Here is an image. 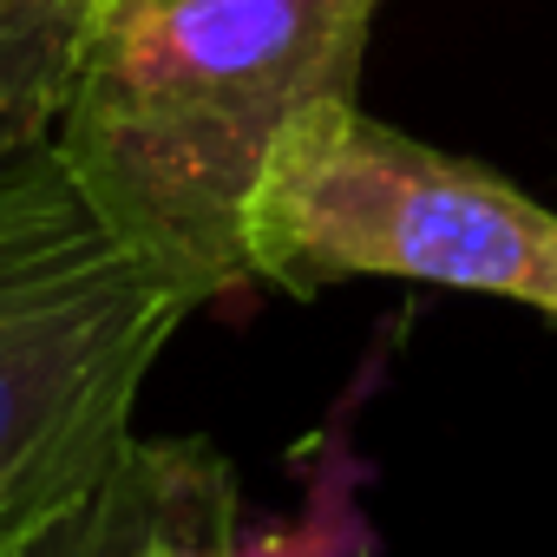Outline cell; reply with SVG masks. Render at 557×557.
<instances>
[{"label": "cell", "mask_w": 557, "mask_h": 557, "mask_svg": "<svg viewBox=\"0 0 557 557\" xmlns=\"http://www.w3.org/2000/svg\"><path fill=\"white\" fill-rule=\"evenodd\" d=\"M381 368H361L355 394L342 400V413L302 446V472H309V492H302V511L289 518H236L223 531V544L210 557H368L374 550V524L361 511V453H355V407L368 400Z\"/></svg>", "instance_id": "5"}, {"label": "cell", "mask_w": 557, "mask_h": 557, "mask_svg": "<svg viewBox=\"0 0 557 557\" xmlns=\"http://www.w3.org/2000/svg\"><path fill=\"white\" fill-rule=\"evenodd\" d=\"M79 21L73 0H0V145L53 138Z\"/></svg>", "instance_id": "6"}, {"label": "cell", "mask_w": 557, "mask_h": 557, "mask_svg": "<svg viewBox=\"0 0 557 557\" xmlns=\"http://www.w3.org/2000/svg\"><path fill=\"white\" fill-rule=\"evenodd\" d=\"M381 0H86L53 151L197 309L249 283L243 216L296 119L355 99Z\"/></svg>", "instance_id": "1"}, {"label": "cell", "mask_w": 557, "mask_h": 557, "mask_svg": "<svg viewBox=\"0 0 557 557\" xmlns=\"http://www.w3.org/2000/svg\"><path fill=\"white\" fill-rule=\"evenodd\" d=\"M190 315L79 197L53 138L0 145V544L119 459L145 374Z\"/></svg>", "instance_id": "2"}, {"label": "cell", "mask_w": 557, "mask_h": 557, "mask_svg": "<svg viewBox=\"0 0 557 557\" xmlns=\"http://www.w3.org/2000/svg\"><path fill=\"white\" fill-rule=\"evenodd\" d=\"M73 8H86V0H73Z\"/></svg>", "instance_id": "7"}, {"label": "cell", "mask_w": 557, "mask_h": 557, "mask_svg": "<svg viewBox=\"0 0 557 557\" xmlns=\"http://www.w3.org/2000/svg\"><path fill=\"white\" fill-rule=\"evenodd\" d=\"M243 262L289 296L394 275L505 296L557 322V210L368 119L361 99L309 106L275 145L243 216Z\"/></svg>", "instance_id": "3"}, {"label": "cell", "mask_w": 557, "mask_h": 557, "mask_svg": "<svg viewBox=\"0 0 557 557\" xmlns=\"http://www.w3.org/2000/svg\"><path fill=\"white\" fill-rule=\"evenodd\" d=\"M243 518L230 459L197 433L125 440L119 459L0 557H210Z\"/></svg>", "instance_id": "4"}]
</instances>
